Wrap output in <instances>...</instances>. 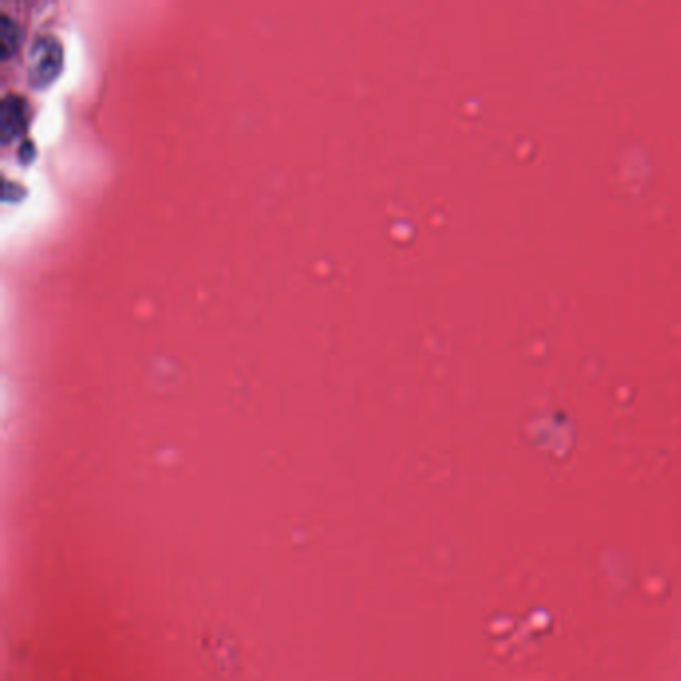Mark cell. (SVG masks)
<instances>
[{"label":"cell","instance_id":"3957f363","mask_svg":"<svg viewBox=\"0 0 681 681\" xmlns=\"http://www.w3.org/2000/svg\"><path fill=\"white\" fill-rule=\"evenodd\" d=\"M22 42V29L9 14H0V57L9 59L19 51Z\"/></svg>","mask_w":681,"mask_h":681},{"label":"cell","instance_id":"277c9868","mask_svg":"<svg viewBox=\"0 0 681 681\" xmlns=\"http://www.w3.org/2000/svg\"><path fill=\"white\" fill-rule=\"evenodd\" d=\"M24 194H27V189H24L22 184L11 181V179H4V184H2V201H21V199H24Z\"/></svg>","mask_w":681,"mask_h":681},{"label":"cell","instance_id":"5b68a950","mask_svg":"<svg viewBox=\"0 0 681 681\" xmlns=\"http://www.w3.org/2000/svg\"><path fill=\"white\" fill-rule=\"evenodd\" d=\"M17 154H19L22 164H29V162L34 161V156H37V146H34V142L24 139V141L19 144V152H17Z\"/></svg>","mask_w":681,"mask_h":681},{"label":"cell","instance_id":"7a4b0ae2","mask_svg":"<svg viewBox=\"0 0 681 681\" xmlns=\"http://www.w3.org/2000/svg\"><path fill=\"white\" fill-rule=\"evenodd\" d=\"M29 126V104L21 94L9 92L0 101V141L11 144L21 139Z\"/></svg>","mask_w":681,"mask_h":681},{"label":"cell","instance_id":"6da1fadb","mask_svg":"<svg viewBox=\"0 0 681 681\" xmlns=\"http://www.w3.org/2000/svg\"><path fill=\"white\" fill-rule=\"evenodd\" d=\"M62 61H64L62 42L51 32L39 34L32 41L31 51H29V64H27V74H29L31 87L47 89L49 84H52L54 79L61 74Z\"/></svg>","mask_w":681,"mask_h":681}]
</instances>
